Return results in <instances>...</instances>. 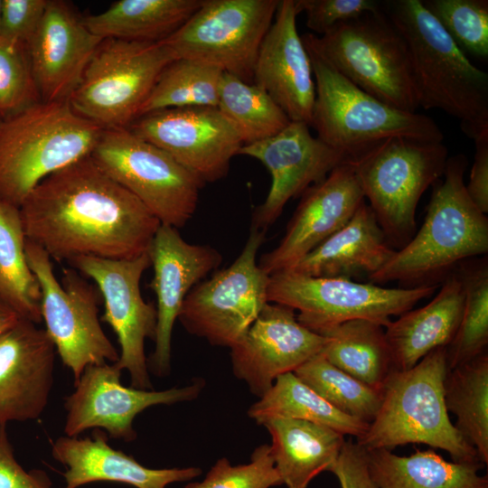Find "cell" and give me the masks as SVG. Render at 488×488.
I'll use <instances>...</instances> for the list:
<instances>
[{"instance_id":"obj_38","label":"cell","mask_w":488,"mask_h":488,"mask_svg":"<svg viewBox=\"0 0 488 488\" xmlns=\"http://www.w3.org/2000/svg\"><path fill=\"white\" fill-rule=\"evenodd\" d=\"M294 373L341 412L370 424L380 402L379 391L329 362L320 352Z\"/></svg>"},{"instance_id":"obj_2","label":"cell","mask_w":488,"mask_h":488,"mask_svg":"<svg viewBox=\"0 0 488 488\" xmlns=\"http://www.w3.org/2000/svg\"><path fill=\"white\" fill-rule=\"evenodd\" d=\"M468 159L448 156L443 180L435 183L424 222L409 242L368 277L375 285L439 286L465 260L488 252V218L467 194Z\"/></svg>"},{"instance_id":"obj_21","label":"cell","mask_w":488,"mask_h":488,"mask_svg":"<svg viewBox=\"0 0 488 488\" xmlns=\"http://www.w3.org/2000/svg\"><path fill=\"white\" fill-rule=\"evenodd\" d=\"M364 201L352 164H342L302 194L284 237L258 265L269 276L290 269L345 226Z\"/></svg>"},{"instance_id":"obj_35","label":"cell","mask_w":488,"mask_h":488,"mask_svg":"<svg viewBox=\"0 0 488 488\" xmlns=\"http://www.w3.org/2000/svg\"><path fill=\"white\" fill-rule=\"evenodd\" d=\"M217 108L234 126L243 145L273 136L291 122L264 89L225 72Z\"/></svg>"},{"instance_id":"obj_31","label":"cell","mask_w":488,"mask_h":488,"mask_svg":"<svg viewBox=\"0 0 488 488\" xmlns=\"http://www.w3.org/2000/svg\"><path fill=\"white\" fill-rule=\"evenodd\" d=\"M328 341L321 353L335 367L364 384L382 391L394 371L384 327L378 323L354 319L322 334Z\"/></svg>"},{"instance_id":"obj_7","label":"cell","mask_w":488,"mask_h":488,"mask_svg":"<svg viewBox=\"0 0 488 488\" xmlns=\"http://www.w3.org/2000/svg\"><path fill=\"white\" fill-rule=\"evenodd\" d=\"M447 158L448 149L442 142L396 136L350 162L364 199L395 250L416 233L418 203L443 176Z\"/></svg>"},{"instance_id":"obj_11","label":"cell","mask_w":488,"mask_h":488,"mask_svg":"<svg viewBox=\"0 0 488 488\" xmlns=\"http://www.w3.org/2000/svg\"><path fill=\"white\" fill-rule=\"evenodd\" d=\"M90 155L161 224L179 229L193 216L205 183L127 127L103 129Z\"/></svg>"},{"instance_id":"obj_20","label":"cell","mask_w":488,"mask_h":488,"mask_svg":"<svg viewBox=\"0 0 488 488\" xmlns=\"http://www.w3.org/2000/svg\"><path fill=\"white\" fill-rule=\"evenodd\" d=\"M154 277L150 287L156 296L155 350L148 369L158 377L171 370L172 334L183 302L191 290L222 261L209 245L185 241L178 229L161 224L149 249Z\"/></svg>"},{"instance_id":"obj_34","label":"cell","mask_w":488,"mask_h":488,"mask_svg":"<svg viewBox=\"0 0 488 488\" xmlns=\"http://www.w3.org/2000/svg\"><path fill=\"white\" fill-rule=\"evenodd\" d=\"M447 412L456 417L455 428L488 463V353L448 370L444 383Z\"/></svg>"},{"instance_id":"obj_43","label":"cell","mask_w":488,"mask_h":488,"mask_svg":"<svg viewBox=\"0 0 488 488\" xmlns=\"http://www.w3.org/2000/svg\"><path fill=\"white\" fill-rule=\"evenodd\" d=\"M49 0H2L0 38L26 46Z\"/></svg>"},{"instance_id":"obj_16","label":"cell","mask_w":488,"mask_h":488,"mask_svg":"<svg viewBox=\"0 0 488 488\" xmlns=\"http://www.w3.org/2000/svg\"><path fill=\"white\" fill-rule=\"evenodd\" d=\"M121 371L109 362L86 367L74 383V391L65 399V436H79L89 428H98L111 438L134 441L136 432L133 422L139 413L152 406L192 400L205 385L198 379L180 388L140 389L124 386Z\"/></svg>"},{"instance_id":"obj_27","label":"cell","mask_w":488,"mask_h":488,"mask_svg":"<svg viewBox=\"0 0 488 488\" xmlns=\"http://www.w3.org/2000/svg\"><path fill=\"white\" fill-rule=\"evenodd\" d=\"M395 251L364 201L345 226L288 270L310 277L352 279L365 276L368 278Z\"/></svg>"},{"instance_id":"obj_33","label":"cell","mask_w":488,"mask_h":488,"mask_svg":"<svg viewBox=\"0 0 488 488\" xmlns=\"http://www.w3.org/2000/svg\"><path fill=\"white\" fill-rule=\"evenodd\" d=\"M19 208L0 198V301L20 318L42 321V291L29 267Z\"/></svg>"},{"instance_id":"obj_4","label":"cell","mask_w":488,"mask_h":488,"mask_svg":"<svg viewBox=\"0 0 488 488\" xmlns=\"http://www.w3.org/2000/svg\"><path fill=\"white\" fill-rule=\"evenodd\" d=\"M447 371L446 347L432 351L408 370L393 371L376 417L356 443L365 450L425 444L447 452L454 462L480 463L449 418L444 399Z\"/></svg>"},{"instance_id":"obj_36","label":"cell","mask_w":488,"mask_h":488,"mask_svg":"<svg viewBox=\"0 0 488 488\" xmlns=\"http://www.w3.org/2000/svg\"><path fill=\"white\" fill-rule=\"evenodd\" d=\"M456 269L463 282L465 299L458 329L446 347L448 370L479 356L487 351L488 345L487 258L465 260Z\"/></svg>"},{"instance_id":"obj_45","label":"cell","mask_w":488,"mask_h":488,"mask_svg":"<svg viewBox=\"0 0 488 488\" xmlns=\"http://www.w3.org/2000/svg\"><path fill=\"white\" fill-rule=\"evenodd\" d=\"M0 488H52L45 472L25 471L16 461L5 427L0 429Z\"/></svg>"},{"instance_id":"obj_5","label":"cell","mask_w":488,"mask_h":488,"mask_svg":"<svg viewBox=\"0 0 488 488\" xmlns=\"http://www.w3.org/2000/svg\"><path fill=\"white\" fill-rule=\"evenodd\" d=\"M302 40L315 84L309 127L319 139L343 153L348 162L391 137L443 141V132L432 117L396 108L372 97L341 74L310 42Z\"/></svg>"},{"instance_id":"obj_23","label":"cell","mask_w":488,"mask_h":488,"mask_svg":"<svg viewBox=\"0 0 488 488\" xmlns=\"http://www.w3.org/2000/svg\"><path fill=\"white\" fill-rule=\"evenodd\" d=\"M55 347L44 329L19 318L0 334V424L37 419L53 385Z\"/></svg>"},{"instance_id":"obj_8","label":"cell","mask_w":488,"mask_h":488,"mask_svg":"<svg viewBox=\"0 0 488 488\" xmlns=\"http://www.w3.org/2000/svg\"><path fill=\"white\" fill-rule=\"evenodd\" d=\"M358 88L396 108H419L405 42L381 10L302 35Z\"/></svg>"},{"instance_id":"obj_19","label":"cell","mask_w":488,"mask_h":488,"mask_svg":"<svg viewBox=\"0 0 488 488\" xmlns=\"http://www.w3.org/2000/svg\"><path fill=\"white\" fill-rule=\"evenodd\" d=\"M327 341L302 325L292 308L268 302L230 348L232 371L260 398L278 376L294 372L320 353Z\"/></svg>"},{"instance_id":"obj_14","label":"cell","mask_w":488,"mask_h":488,"mask_svg":"<svg viewBox=\"0 0 488 488\" xmlns=\"http://www.w3.org/2000/svg\"><path fill=\"white\" fill-rule=\"evenodd\" d=\"M264 239L265 231L251 227L233 263L191 290L178 316L188 333L229 348L246 333L268 303L270 276L257 259Z\"/></svg>"},{"instance_id":"obj_9","label":"cell","mask_w":488,"mask_h":488,"mask_svg":"<svg viewBox=\"0 0 488 488\" xmlns=\"http://www.w3.org/2000/svg\"><path fill=\"white\" fill-rule=\"evenodd\" d=\"M174 60L162 42L103 39L68 103L104 129L127 127Z\"/></svg>"},{"instance_id":"obj_48","label":"cell","mask_w":488,"mask_h":488,"mask_svg":"<svg viewBox=\"0 0 488 488\" xmlns=\"http://www.w3.org/2000/svg\"><path fill=\"white\" fill-rule=\"evenodd\" d=\"M1 8H2V0H0V25H1Z\"/></svg>"},{"instance_id":"obj_32","label":"cell","mask_w":488,"mask_h":488,"mask_svg":"<svg viewBox=\"0 0 488 488\" xmlns=\"http://www.w3.org/2000/svg\"><path fill=\"white\" fill-rule=\"evenodd\" d=\"M259 426L272 418L305 420L360 438L369 424L348 416L324 399L294 372L278 376L271 388L248 409Z\"/></svg>"},{"instance_id":"obj_22","label":"cell","mask_w":488,"mask_h":488,"mask_svg":"<svg viewBox=\"0 0 488 488\" xmlns=\"http://www.w3.org/2000/svg\"><path fill=\"white\" fill-rule=\"evenodd\" d=\"M102 40L67 2L49 0L26 44L41 101L68 102Z\"/></svg>"},{"instance_id":"obj_50","label":"cell","mask_w":488,"mask_h":488,"mask_svg":"<svg viewBox=\"0 0 488 488\" xmlns=\"http://www.w3.org/2000/svg\"><path fill=\"white\" fill-rule=\"evenodd\" d=\"M2 122H3V120L0 119V127H1V125H2Z\"/></svg>"},{"instance_id":"obj_12","label":"cell","mask_w":488,"mask_h":488,"mask_svg":"<svg viewBox=\"0 0 488 488\" xmlns=\"http://www.w3.org/2000/svg\"><path fill=\"white\" fill-rule=\"evenodd\" d=\"M279 0H203L162 42L174 58L205 63L252 83L255 61Z\"/></svg>"},{"instance_id":"obj_1","label":"cell","mask_w":488,"mask_h":488,"mask_svg":"<svg viewBox=\"0 0 488 488\" xmlns=\"http://www.w3.org/2000/svg\"><path fill=\"white\" fill-rule=\"evenodd\" d=\"M19 211L26 239L58 261L137 258L161 225L90 155L43 179Z\"/></svg>"},{"instance_id":"obj_3","label":"cell","mask_w":488,"mask_h":488,"mask_svg":"<svg viewBox=\"0 0 488 488\" xmlns=\"http://www.w3.org/2000/svg\"><path fill=\"white\" fill-rule=\"evenodd\" d=\"M380 7L405 42L419 108L457 118L473 139L488 129V74L470 61L422 0Z\"/></svg>"},{"instance_id":"obj_39","label":"cell","mask_w":488,"mask_h":488,"mask_svg":"<svg viewBox=\"0 0 488 488\" xmlns=\"http://www.w3.org/2000/svg\"><path fill=\"white\" fill-rule=\"evenodd\" d=\"M426 8L465 52L488 56L487 0H425Z\"/></svg>"},{"instance_id":"obj_10","label":"cell","mask_w":488,"mask_h":488,"mask_svg":"<svg viewBox=\"0 0 488 488\" xmlns=\"http://www.w3.org/2000/svg\"><path fill=\"white\" fill-rule=\"evenodd\" d=\"M438 286L384 287L343 277L301 275L290 270L269 277L267 301L297 311L298 322L323 334L346 321L365 319L385 327L390 316L412 309Z\"/></svg>"},{"instance_id":"obj_6","label":"cell","mask_w":488,"mask_h":488,"mask_svg":"<svg viewBox=\"0 0 488 488\" xmlns=\"http://www.w3.org/2000/svg\"><path fill=\"white\" fill-rule=\"evenodd\" d=\"M104 128L68 102H36L0 127V198L20 207L52 174L89 155Z\"/></svg>"},{"instance_id":"obj_30","label":"cell","mask_w":488,"mask_h":488,"mask_svg":"<svg viewBox=\"0 0 488 488\" xmlns=\"http://www.w3.org/2000/svg\"><path fill=\"white\" fill-rule=\"evenodd\" d=\"M202 3L203 0H119L82 20L101 39L159 42L183 25Z\"/></svg>"},{"instance_id":"obj_13","label":"cell","mask_w":488,"mask_h":488,"mask_svg":"<svg viewBox=\"0 0 488 488\" xmlns=\"http://www.w3.org/2000/svg\"><path fill=\"white\" fill-rule=\"evenodd\" d=\"M25 255L41 286L44 330L74 383L89 365L115 363L119 353L101 327L95 290L70 269L64 270L61 284L50 256L27 239Z\"/></svg>"},{"instance_id":"obj_46","label":"cell","mask_w":488,"mask_h":488,"mask_svg":"<svg viewBox=\"0 0 488 488\" xmlns=\"http://www.w3.org/2000/svg\"><path fill=\"white\" fill-rule=\"evenodd\" d=\"M475 153L471 168L469 183L465 184L467 194L477 208L488 213V129L474 138Z\"/></svg>"},{"instance_id":"obj_15","label":"cell","mask_w":488,"mask_h":488,"mask_svg":"<svg viewBox=\"0 0 488 488\" xmlns=\"http://www.w3.org/2000/svg\"><path fill=\"white\" fill-rule=\"evenodd\" d=\"M69 263L91 278L103 296L105 313L101 321L110 325L120 346L115 365L128 371L130 387L153 389L145 342L155 338L156 308L144 300L140 291L142 275L151 265L149 254L130 259L85 256Z\"/></svg>"},{"instance_id":"obj_47","label":"cell","mask_w":488,"mask_h":488,"mask_svg":"<svg viewBox=\"0 0 488 488\" xmlns=\"http://www.w3.org/2000/svg\"><path fill=\"white\" fill-rule=\"evenodd\" d=\"M19 318L14 311L0 301V334L14 325Z\"/></svg>"},{"instance_id":"obj_51","label":"cell","mask_w":488,"mask_h":488,"mask_svg":"<svg viewBox=\"0 0 488 488\" xmlns=\"http://www.w3.org/2000/svg\"><path fill=\"white\" fill-rule=\"evenodd\" d=\"M488 488V487H487Z\"/></svg>"},{"instance_id":"obj_40","label":"cell","mask_w":488,"mask_h":488,"mask_svg":"<svg viewBox=\"0 0 488 488\" xmlns=\"http://www.w3.org/2000/svg\"><path fill=\"white\" fill-rule=\"evenodd\" d=\"M39 101L26 46L0 38V119Z\"/></svg>"},{"instance_id":"obj_25","label":"cell","mask_w":488,"mask_h":488,"mask_svg":"<svg viewBox=\"0 0 488 488\" xmlns=\"http://www.w3.org/2000/svg\"><path fill=\"white\" fill-rule=\"evenodd\" d=\"M52 455L65 466L64 488H79L94 482H114L136 488H166L202 474L199 467L153 469L132 455L114 449L107 433L95 430L92 437L60 436L52 445Z\"/></svg>"},{"instance_id":"obj_29","label":"cell","mask_w":488,"mask_h":488,"mask_svg":"<svg viewBox=\"0 0 488 488\" xmlns=\"http://www.w3.org/2000/svg\"><path fill=\"white\" fill-rule=\"evenodd\" d=\"M370 474L379 488H487L480 463L448 462L429 449L399 456L391 450H365Z\"/></svg>"},{"instance_id":"obj_41","label":"cell","mask_w":488,"mask_h":488,"mask_svg":"<svg viewBox=\"0 0 488 488\" xmlns=\"http://www.w3.org/2000/svg\"><path fill=\"white\" fill-rule=\"evenodd\" d=\"M269 445L257 446L247 464L232 465L221 457L201 482H190L184 488H271L282 485Z\"/></svg>"},{"instance_id":"obj_49","label":"cell","mask_w":488,"mask_h":488,"mask_svg":"<svg viewBox=\"0 0 488 488\" xmlns=\"http://www.w3.org/2000/svg\"><path fill=\"white\" fill-rule=\"evenodd\" d=\"M3 427H5V425H1V424H0V429H1V428H2Z\"/></svg>"},{"instance_id":"obj_17","label":"cell","mask_w":488,"mask_h":488,"mask_svg":"<svg viewBox=\"0 0 488 488\" xmlns=\"http://www.w3.org/2000/svg\"><path fill=\"white\" fill-rule=\"evenodd\" d=\"M127 128L167 153L204 183L224 178L231 159L243 145L234 126L213 107L150 112Z\"/></svg>"},{"instance_id":"obj_44","label":"cell","mask_w":488,"mask_h":488,"mask_svg":"<svg viewBox=\"0 0 488 488\" xmlns=\"http://www.w3.org/2000/svg\"><path fill=\"white\" fill-rule=\"evenodd\" d=\"M329 472L336 476L341 488H379L370 474L365 449L356 441L345 440Z\"/></svg>"},{"instance_id":"obj_18","label":"cell","mask_w":488,"mask_h":488,"mask_svg":"<svg viewBox=\"0 0 488 488\" xmlns=\"http://www.w3.org/2000/svg\"><path fill=\"white\" fill-rule=\"evenodd\" d=\"M309 127L305 122L291 121L277 135L240 147L239 155L258 160L271 176L268 193L253 212L252 228L266 231L291 199L348 162L343 153L314 136Z\"/></svg>"},{"instance_id":"obj_24","label":"cell","mask_w":488,"mask_h":488,"mask_svg":"<svg viewBox=\"0 0 488 488\" xmlns=\"http://www.w3.org/2000/svg\"><path fill=\"white\" fill-rule=\"evenodd\" d=\"M295 0H280L253 70L264 89L291 121L311 122L315 84L311 61L296 28Z\"/></svg>"},{"instance_id":"obj_42","label":"cell","mask_w":488,"mask_h":488,"mask_svg":"<svg viewBox=\"0 0 488 488\" xmlns=\"http://www.w3.org/2000/svg\"><path fill=\"white\" fill-rule=\"evenodd\" d=\"M297 14L305 13L306 26L322 36L335 25L380 10L374 0H295Z\"/></svg>"},{"instance_id":"obj_37","label":"cell","mask_w":488,"mask_h":488,"mask_svg":"<svg viewBox=\"0 0 488 488\" xmlns=\"http://www.w3.org/2000/svg\"><path fill=\"white\" fill-rule=\"evenodd\" d=\"M222 74L211 65L187 59L174 60L158 77L139 117L166 108H217Z\"/></svg>"},{"instance_id":"obj_28","label":"cell","mask_w":488,"mask_h":488,"mask_svg":"<svg viewBox=\"0 0 488 488\" xmlns=\"http://www.w3.org/2000/svg\"><path fill=\"white\" fill-rule=\"evenodd\" d=\"M261 426L271 437V456L287 488H307L329 471L345 443L343 434L305 420L272 418Z\"/></svg>"},{"instance_id":"obj_26","label":"cell","mask_w":488,"mask_h":488,"mask_svg":"<svg viewBox=\"0 0 488 488\" xmlns=\"http://www.w3.org/2000/svg\"><path fill=\"white\" fill-rule=\"evenodd\" d=\"M436 296L418 309H409L390 321L385 337L394 371H406L439 347H447L458 329L465 299L455 269L442 283Z\"/></svg>"}]
</instances>
